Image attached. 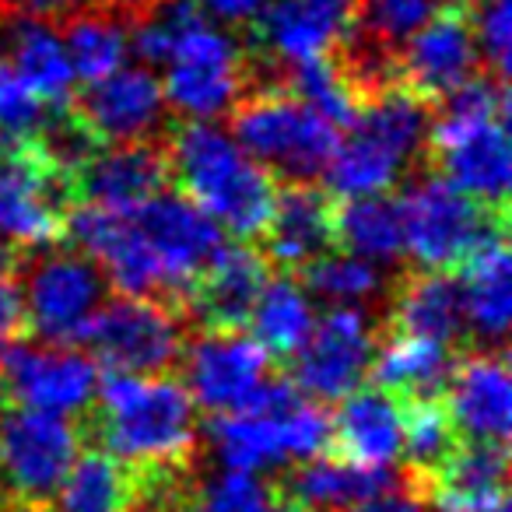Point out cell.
<instances>
[{"label":"cell","instance_id":"d4e9b609","mask_svg":"<svg viewBox=\"0 0 512 512\" xmlns=\"http://www.w3.org/2000/svg\"><path fill=\"white\" fill-rule=\"evenodd\" d=\"M334 197L316 183H288L274 193L264 228L267 256L281 267H306L334 246Z\"/></svg>","mask_w":512,"mask_h":512},{"label":"cell","instance_id":"5b68a950","mask_svg":"<svg viewBox=\"0 0 512 512\" xmlns=\"http://www.w3.org/2000/svg\"><path fill=\"white\" fill-rule=\"evenodd\" d=\"M232 137L288 183H316L337 151V127L285 88H267L239 99Z\"/></svg>","mask_w":512,"mask_h":512},{"label":"cell","instance_id":"681fc988","mask_svg":"<svg viewBox=\"0 0 512 512\" xmlns=\"http://www.w3.org/2000/svg\"><path fill=\"white\" fill-rule=\"evenodd\" d=\"M4 22H8V15H4V11H0V25H4Z\"/></svg>","mask_w":512,"mask_h":512},{"label":"cell","instance_id":"60d3db41","mask_svg":"<svg viewBox=\"0 0 512 512\" xmlns=\"http://www.w3.org/2000/svg\"><path fill=\"white\" fill-rule=\"evenodd\" d=\"M351 512H432V505H428L418 474H414V470H404L393 488L365 498V502H358Z\"/></svg>","mask_w":512,"mask_h":512},{"label":"cell","instance_id":"d590c367","mask_svg":"<svg viewBox=\"0 0 512 512\" xmlns=\"http://www.w3.org/2000/svg\"><path fill=\"white\" fill-rule=\"evenodd\" d=\"M285 92H292L295 99H302L309 109L330 120L334 127H348L355 120L358 106V92L351 88V81L344 78L341 64L330 57H316V60H302L292 64V74H285Z\"/></svg>","mask_w":512,"mask_h":512},{"label":"cell","instance_id":"8992f818","mask_svg":"<svg viewBox=\"0 0 512 512\" xmlns=\"http://www.w3.org/2000/svg\"><path fill=\"white\" fill-rule=\"evenodd\" d=\"M397 204L400 225H404V253L414 256L421 271L463 267L477 246L505 235V221H509V214L491 211L481 200L467 197L439 172L414 179Z\"/></svg>","mask_w":512,"mask_h":512},{"label":"cell","instance_id":"52a82bcc","mask_svg":"<svg viewBox=\"0 0 512 512\" xmlns=\"http://www.w3.org/2000/svg\"><path fill=\"white\" fill-rule=\"evenodd\" d=\"M162 71L165 106L183 120H218L249 88V57L207 15L179 32Z\"/></svg>","mask_w":512,"mask_h":512},{"label":"cell","instance_id":"d6a6232c","mask_svg":"<svg viewBox=\"0 0 512 512\" xmlns=\"http://www.w3.org/2000/svg\"><path fill=\"white\" fill-rule=\"evenodd\" d=\"M249 323H253L256 344L267 351V358L288 362L309 337L316 313L302 281L281 274V278H267L264 292H260L253 313H249Z\"/></svg>","mask_w":512,"mask_h":512},{"label":"cell","instance_id":"2e32d148","mask_svg":"<svg viewBox=\"0 0 512 512\" xmlns=\"http://www.w3.org/2000/svg\"><path fill=\"white\" fill-rule=\"evenodd\" d=\"M165 109L162 78L151 67H116L71 102V113L99 144L158 141L165 134Z\"/></svg>","mask_w":512,"mask_h":512},{"label":"cell","instance_id":"8fae6325","mask_svg":"<svg viewBox=\"0 0 512 512\" xmlns=\"http://www.w3.org/2000/svg\"><path fill=\"white\" fill-rule=\"evenodd\" d=\"M376 327L365 309L334 306L313 323L302 348L288 358L292 383L320 404H341L365 383L376 355Z\"/></svg>","mask_w":512,"mask_h":512},{"label":"cell","instance_id":"f1b7e54d","mask_svg":"<svg viewBox=\"0 0 512 512\" xmlns=\"http://www.w3.org/2000/svg\"><path fill=\"white\" fill-rule=\"evenodd\" d=\"M453 365L456 348L428 341V337L386 330L383 341H376V355H372L369 372L379 390L393 393L397 400H425L442 397Z\"/></svg>","mask_w":512,"mask_h":512},{"label":"cell","instance_id":"7c38bea8","mask_svg":"<svg viewBox=\"0 0 512 512\" xmlns=\"http://www.w3.org/2000/svg\"><path fill=\"white\" fill-rule=\"evenodd\" d=\"M71 186L36 144L0 148V239L11 246H46L64 235Z\"/></svg>","mask_w":512,"mask_h":512},{"label":"cell","instance_id":"b9f144b4","mask_svg":"<svg viewBox=\"0 0 512 512\" xmlns=\"http://www.w3.org/2000/svg\"><path fill=\"white\" fill-rule=\"evenodd\" d=\"M88 0H0V11L4 15H25V18H67L71 11H78Z\"/></svg>","mask_w":512,"mask_h":512},{"label":"cell","instance_id":"e0dca14e","mask_svg":"<svg viewBox=\"0 0 512 512\" xmlns=\"http://www.w3.org/2000/svg\"><path fill=\"white\" fill-rule=\"evenodd\" d=\"M165 183H169V162H165V144L158 141L95 148L67 176L71 197L116 214L137 211L155 193H162Z\"/></svg>","mask_w":512,"mask_h":512},{"label":"cell","instance_id":"7a4b0ae2","mask_svg":"<svg viewBox=\"0 0 512 512\" xmlns=\"http://www.w3.org/2000/svg\"><path fill=\"white\" fill-rule=\"evenodd\" d=\"M169 176L183 193L239 242L260 239L274 207V172L256 162L228 130L211 120H186L165 141Z\"/></svg>","mask_w":512,"mask_h":512},{"label":"cell","instance_id":"d6986e66","mask_svg":"<svg viewBox=\"0 0 512 512\" xmlns=\"http://www.w3.org/2000/svg\"><path fill=\"white\" fill-rule=\"evenodd\" d=\"M481 67L470 22L460 11L432 18L404 43L397 57V81L421 95L425 102H439L460 85H467Z\"/></svg>","mask_w":512,"mask_h":512},{"label":"cell","instance_id":"484cf974","mask_svg":"<svg viewBox=\"0 0 512 512\" xmlns=\"http://www.w3.org/2000/svg\"><path fill=\"white\" fill-rule=\"evenodd\" d=\"M460 295L467 337L484 344V351H505L512 320V264L505 235H495L467 256Z\"/></svg>","mask_w":512,"mask_h":512},{"label":"cell","instance_id":"5bb4252c","mask_svg":"<svg viewBox=\"0 0 512 512\" xmlns=\"http://www.w3.org/2000/svg\"><path fill=\"white\" fill-rule=\"evenodd\" d=\"M267 351L242 330H200L183 344V379L190 400L207 414L242 411L267 379Z\"/></svg>","mask_w":512,"mask_h":512},{"label":"cell","instance_id":"f35d334b","mask_svg":"<svg viewBox=\"0 0 512 512\" xmlns=\"http://www.w3.org/2000/svg\"><path fill=\"white\" fill-rule=\"evenodd\" d=\"M46 116V102H39L8 64H0V144H32Z\"/></svg>","mask_w":512,"mask_h":512},{"label":"cell","instance_id":"4316f807","mask_svg":"<svg viewBox=\"0 0 512 512\" xmlns=\"http://www.w3.org/2000/svg\"><path fill=\"white\" fill-rule=\"evenodd\" d=\"M386 330L411 337H428L446 348H456L467 337L463 323V295L460 281L449 278L446 271H421L411 274L393 292V309Z\"/></svg>","mask_w":512,"mask_h":512},{"label":"cell","instance_id":"7bdbcfd3","mask_svg":"<svg viewBox=\"0 0 512 512\" xmlns=\"http://www.w3.org/2000/svg\"><path fill=\"white\" fill-rule=\"evenodd\" d=\"M25 330V313H22V295L11 278H0V344L15 341Z\"/></svg>","mask_w":512,"mask_h":512},{"label":"cell","instance_id":"f6af8a7d","mask_svg":"<svg viewBox=\"0 0 512 512\" xmlns=\"http://www.w3.org/2000/svg\"><path fill=\"white\" fill-rule=\"evenodd\" d=\"M95 4H109V8H120L127 18H134L141 8H148L151 0H95Z\"/></svg>","mask_w":512,"mask_h":512},{"label":"cell","instance_id":"4dcf8cb0","mask_svg":"<svg viewBox=\"0 0 512 512\" xmlns=\"http://www.w3.org/2000/svg\"><path fill=\"white\" fill-rule=\"evenodd\" d=\"M64 46L71 57L74 78H81L85 85L113 74L116 67H123L130 53V18L120 8L109 4H81L78 11L64 18Z\"/></svg>","mask_w":512,"mask_h":512},{"label":"cell","instance_id":"ba28073f","mask_svg":"<svg viewBox=\"0 0 512 512\" xmlns=\"http://www.w3.org/2000/svg\"><path fill=\"white\" fill-rule=\"evenodd\" d=\"M183 309L158 299L120 295L106 299L92 316L81 344L109 372L130 376H169L186 344Z\"/></svg>","mask_w":512,"mask_h":512},{"label":"cell","instance_id":"44dd1931","mask_svg":"<svg viewBox=\"0 0 512 512\" xmlns=\"http://www.w3.org/2000/svg\"><path fill=\"white\" fill-rule=\"evenodd\" d=\"M442 393H446V414L460 439L509 442L512 383L505 351H474L456 358Z\"/></svg>","mask_w":512,"mask_h":512},{"label":"cell","instance_id":"3957f363","mask_svg":"<svg viewBox=\"0 0 512 512\" xmlns=\"http://www.w3.org/2000/svg\"><path fill=\"white\" fill-rule=\"evenodd\" d=\"M509 81L474 74L467 85L439 99V116H432L428 155L446 183L481 200L484 207L505 214L512 176L509 151Z\"/></svg>","mask_w":512,"mask_h":512},{"label":"cell","instance_id":"836d02e7","mask_svg":"<svg viewBox=\"0 0 512 512\" xmlns=\"http://www.w3.org/2000/svg\"><path fill=\"white\" fill-rule=\"evenodd\" d=\"M211 446L214 456L225 463V470H246V474H256V470L285 460V449H281L271 414L256 411V407L214 414Z\"/></svg>","mask_w":512,"mask_h":512},{"label":"cell","instance_id":"ee69618b","mask_svg":"<svg viewBox=\"0 0 512 512\" xmlns=\"http://www.w3.org/2000/svg\"><path fill=\"white\" fill-rule=\"evenodd\" d=\"M197 4L204 8V15L225 25H253L267 0H197Z\"/></svg>","mask_w":512,"mask_h":512},{"label":"cell","instance_id":"e575fe53","mask_svg":"<svg viewBox=\"0 0 512 512\" xmlns=\"http://www.w3.org/2000/svg\"><path fill=\"white\" fill-rule=\"evenodd\" d=\"M302 271V288L309 295L334 302V306H355V302H369L386 295V274L383 267L369 264L355 253H320L309 260Z\"/></svg>","mask_w":512,"mask_h":512},{"label":"cell","instance_id":"74e56055","mask_svg":"<svg viewBox=\"0 0 512 512\" xmlns=\"http://www.w3.org/2000/svg\"><path fill=\"white\" fill-rule=\"evenodd\" d=\"M186 512H288L274 481L246 474V470H225V474L200 481Z\"/></svg>","mask_w":512,"mask_h":512},{"label":"cell","instance_id":"bcb514c9","mask_svg":"<svg viewBox=\"0 0 512 512\" xmlns=\"http://www.w3.org/2000/svg\"><path fill=\"white\" fill-rule=\"evenodd\" d=\"M0 512H36V509L25 505L22 498H15L11 491H0Z\"/></svg>","mask_w":512,"mask_h":512},{"label":"cell","instance_id":"c3c4849f","mask_svg":"<svg viewBox=\"0 0 512 512\" xmlns=\"http://www.w3.org/2000/svg\"><path fill=\"white\" fill-rule=\"evenodd\" d=\"M11 407V393H8V383H4V376H0V418H4V411Z\"/></svg>","mask_w":512,"mask_h":512},{"label":"cell","instance_id":"f546056e","mask_svg":"<svg viewBox=\"0 0 512 512\" xmlns=\"http://www.w3.org/2000/svg\"><path fill=\"white\" fill-rule=\"evenodd\" d=\"M137 477L134 467L106 449H78L71 470L53 495V512H134Z\"/></svg>","mask_w":512,"mask_h":512},{"label":"cell","instance_id":"603a6c76","mask_svg":"<svg viewBox=\"0 0 512 512\" xmlns=\"http://www.w3.org/2000/svg\"><path fill=\"white\" fill-rule=\"evenodd\" d=\"M397 481L400 474L390 467H362V463L323 453L274 477V488L288 512H337L355 509L358 502L393 488Z\"/></svg>","mask_w":512,"mask_h":512},{"label":"cell","instance_id":"cb8c5ba5","mask_svg":"<svg viewBox=\"0 0 512 512\" xmlns=\"http://www.w3.org/2000/svg\"><path fill=\"white\" fill-rule=\"evenodd\" d=\"M404 449V404L379 386H358L330 418V453L362 467H390Z\"/></svg>","mask_w":512,"mask_h":512},{"label":"cell","instance_id":"9c48e42d","mask_svg":"<svg viewBox=\"0 0 512 512\" xmlns=\"http://www.w3.org/2000/svg\"><path fill=\"white\" fill-rule=\"evenodd\" d=\"M25 327L43 344H81L92 316L106 302V274L78 249H50L18 264Z\"/></svg>","mask_w":512,"mask_h":512},{"label":"cell","instance_id":"7dc6e473","mask_svg":"<svg viewBox=\"0 0 512 512\" xmlns=\"http://www.w3.org/2000/svg\"><path fill=\"white\" fill-rule=\"evenodd\" d=\"M439 4H446L449 11H470V8H477V4H481V0H439Z\"/></svg>","mask_w":512,"mask_h":512},{"label":"cell","instance_id":"83f0119b","mask_svg":"<svg viewBox=\"0 0 512 512\" xmlns=\"http://www.w3.org/2000/svg\"><path fill=\"white\" fill-rule=\"evenodd\" d=\"M11 71L18 74L25 88L36 95L39 102L53 109H67L74 99V67L67 57L64 36L53 29V22L46 18H25L11 15Z\"/></svg>","mask_w":512,"mask_h":512},{"label":"cell","instance_id":"30bf717a","mask_svg":"<svg viewBox=\"0 0 512 512\" xmlns=\"http://www.w3.org/2000/svg\"><path fill=\"white\" fill-rule=\"evenodd\" d=\"M85 446L81 421L67 414L15 407L0 418V477L15 498L36 512H50L60 481Z\"/></svg>","mask_w":512,"mask_h":512},{"label":"cell","instance_id":"ab89813d","mask_svg":"<svg viewBox=\"0 0 512 512\" xmlns=\"http://www.w3.org/2000/svg\"><path fill=\"white\" fill-rule=\"evenodd\" d=\"M470 32H474V43L484 67H491L495 78L509 81V46H512L509 0H481Z\"/></svg>","mask_w":512,"mask_h":512},{"label":"cell","instance_id":"4fadbf2b","mask_svg":"<svg viewBox=\"0 0 512 512\" xmlns=\"http://www.w3.org/2000/svg\"><path fill=\"white\" fill-rule=\"evenodd\" d=\"M0 376L11 400L53 414H85L99 390V365L74 344H0Z\"/></svg>","mask_w":512,"mask_h":512},{"label":"cell","instance_id":"9a60e30c","mask_svg":"<svg viewBox=\"0 0 512 512\" xmlns=\"http://www.w3.org/2000/svg\"><path fill=\"white\" fill-rule=\"evenodd\" d=\"M130 218L141 228L151 253L162 264L165 281H169V302L176 309H183L193 281L211 264L214 253L225 246L221 228L186 193H165V190L155 193L137 211H130Z\"/></svg>","mask_w":512,"mask_h":512},{"label":"cell","instance_id":"277c9868","mask_svg":"<svg viewBox=\"0 0 512 512\" xmlns=\"http://www.w3.org/2000/svg\"><path fill=\"white\" fill-rule=\"evenodd\" d=\"M428 134H432V102L404 85H390L369 95L348 123V137L337 141L327 165L330 193L372 197L386 193L414 162H425Z\"/></svg>","mask_w":512,"mask_h":512},{"label":"cell","instance_id":"6da1fadb","mask_svg":"<svg viewBox=\"0 0 512 512\" xmlns=\"http://www.w3.org/2000/svg\"><path fill=\"white\" fill-rule=\"evenodd\" d=\"M81 435L130 467L193 463L200 442L197 404L172 376L109 372L81 414Z\"/></svg>","mask_w":512,"mask_h":512},{"label":"cell","instance_id":"1f68e13d","mask_svg":"<svg viewBox=\"0 0 512 512\" xmlns=\"http://www.w3.org/2000/svg\"><path fill=\"white\" fill-rule=\"evenodd\" d=\"M334 242L376 267H390L404 256L400 204L386 193L351 197L334 214Z\"/></svg>","mask_w":512,"mask_h":512},{"label":"cell","instance_id":"ffe728a7","mask_svg":"<svg viewBox=\"0 0 512 512\" xmlns=\"http://www.w3.org/2000/svg\"><path fill=\"white\" fill-rule=\"evenodd\" d=\"M418 481L432 512H509V442L460 439L442 467Z\"/></svg>","mask_w":512,"mask_h":512},{"label":"cell","instance_id":"7402d4cb","mask_svg":"<svg viewBox=\"0 0 512 512\" xmlns=\"http://www.w3.org/2000/svg\"><path fill=\"white\" fill-rule=\"evenodd\" d=\"M267 278H271V264L264 253L249 249L246 242L221 246L193 281L183 302V316L204 323V330H242Z\"/></svg>","mask_w":512,"mask_h":512},{"label":"cell","instance_id":"8d00e7d4","mask_svg":"<svg viewBox=\"0 0 512 512\" xmlns=\"http://www.w3.org/2000/svg\"><path fill=\"white\" fill-rule=\"evenodd\" d=\"M400 404H404V449L400 453L407 456V470L432 474L460 442L446 414V404H442V397L400 400Z\"/></svg>","mask_w":512,"mask_h":512},{"label":"cell","instance_id":"ac0fdd59","mask_svg":"<svg viewBox=\"0 0 512 512\" xmlns=\"http://www.w3.org/2000/svg\"><path fill=\"white\" fill-rule=\"evenodd\" d=\"M351 15L355 0H267L253 22L256 53L288 67L330 57L348 36Z\"/></svg>","mask_w":512,"mask_h":512}]
</instances>
